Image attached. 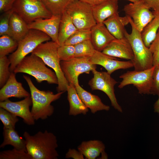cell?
Listing matches in <instances>:
<instances>
[{"label":"cell","mask_w":159,"mask_h":159,"mask_svg":"<svg viewBox=\"0 0 159 159\" xmlns=\"http://www.w3.org/2000/svg\"><path fill=\"white\" fill-rule=\"evenodd\" d=\"M27 152L33 159H57L59 154L56 136L46 130L31 135L27 132L23 134Z\"/></svg>","instance_id":"cell-1"},{"label":"cell","mask_w":159,"mask_h":159,"mask_svg":"<svg viewBox=\"0 0 159 159\" xmlns=\"http://www.w3.org/2000/svg\"><path fill=\"white\" fill-rule=\"evenodd\" d=\"M30 91L32 105L31 112L35 120H45L54 113V108L52 102L59 99L63 92L54 94L50 91L40 90L33 84L29 77L23 75Z\"/></svg>","instance_id":"cell-2"},{"label":"cell","mask_w":159,"mask_h":159,"mask_svg":"<svg viewBox=\"0 0 159 159\" xmlns=\"http://www.w3.org/2000/svg\"><path fill=\"white\" fill-rule=\"evenodd\" d=\"M59 46L52 41H48L40 44L31 53L40 57L46 65L54 70L58 80V92L67 91L69 85L61 68V61L58 53Z\"/></svg>","instance_id":"cell-3"},{"label":"cell","mask_w":159,"mask_h":159,"mask_svg":"<svg viewBox=\"0 0 159 159\" xmlns=\"http://www.w3.org/2000/svg\"><path fill=\"white\" fill-rule=\"evenodd\" d=\"M128 16L132 30L130 34L126 30L125 36L128 40L132 49L134 57L131 61L134 70L141 71L150 68L153 66V54L149 48L144 44L141 32L135 27L132 19Z\"/></svg>","instance_id":"cell-4"},{"label":"cell","mask_w":159,"mask_h":159,"mask_svg":"<svg viewBox=\"0 0 159 159\" xmlns=\"http://www.w3.org/2000/svg\"><path fill=\"white\" fill-rule=\"evenodd\" d=\"M40 57L33 54L27 56L17 65L13 72L25 73L34 77L37 82L46 81L49 84H58L54 72L47 68Z\"/></svg>","instance_id":"cell-5"},{"label":"cell","mask_w":159,"mask_h":159,"mask_svg":"<svg viewBox=\"0 0 159 159\" xmlns=\"http://www.w3.org/2000/svg\"><path fill=\"white\" fill-rule=\"evenodd\" d=\"M51 38L47 34L37 30L29 29L22 39L18 42L16 50L9 56L10 62V69L13 72L17 65L21 60L40 44L49 41Z\"/></svg>","instance_id":"cell-6"},{"label":"cell","mask_w":159,"mask_h":159,"mask_svg":"<svg viewBox=\"0 0 159 159\" xmlns=\"http://www.w3.org/2000/svg\"><path fill=\"white\" fill-rule=\"evenodd\" d=\"M13 9L28 24L37 19L52 15L42 0H16Z\"/></svg>","instance_id":"cell-7"},{"label":"cell","mask_w":159,"mask_h":159,"mask_svg":"<svg viewBox=\"0 0 159 159\" xmlns=\"http://www.w3.org/2000/svg\"><path fill=\"white\" fill-rule=\"evenodd\" d=\"M65 11L78 29H91L97 24L92 6L85 2L74 0Z\"/></svg>","instance_id":"cell-8"},{"label":"cell","mask_w":159,"mask_h":159,"mask_svg":"<svg viewBox=\"0 0 159 159\" xmlns=\"http://www.w3.org/2000/svg\"><path fill=\"white\" fill-rule=\"evenodd\" d=\"M155 66L141 71H127L119 77L122 79L118 86L120 89L127 85H132L141 95H150L153 75Z\"/></svg>","instance_id":"cell-9"},{"label":"cell","mask_w":159,"mask_h":159,"mask_svg":"<svg viewBox=\"0 0 159 159\" xmlns=\"http://www.w3.org/2000/svg\"><path fill=\"white\" fill-rule=\"evenodd\" d=\"M93 77L88 84L92 90H100L104 92L109 98L111 105L116 110L122 112V107L118 103L114 90V86L118 82L107 72H99L95 69L92 71Z\"/></svg>","instance_id":"cell-10"},{"label":"cell","mask_w":159,"mask_h":159,"mask_svg":"<svg viewBox=\"0 0 159 159\" xmlns=\"http://www.w3.org/2000/svg\"><path fill=\"white\" fill-rule=\"evenodd\" d=\"M89 57H74L68 61H61L60 65L64 75L69 84L74 86L79 83L80 74H89L96 69V65L92 64Z\"/></svg>","instance_id":"cell-11"},{"label":"cell","mask_w":159,"mask_h":159,"mask_svg":"<svg viewBox=\"0 0 159 159\" xmlns=\"http://www.w3.org/2000/svg\"><path fill=\"white\" fill-rule=\"evenodd\" d=\"M150 9L142 0L127 4L123 9L126 15L132 19L135 26L140 32L154 16Z\"/></svg>","instance_id":"cell-12"},{"label":"cell","mask_w":159,"mask_h":159,"mask_svg":"<svg viewBox=\"0 0 159 159\" xmlns=\"http://www.w3.org/2000/svg\"><path fill=\"white\" fill-rule=\"evenodd\" d=\"M32 105L31 96L19 101L12 102L8 99L0 102V107L21 117L24 122L28 125L35 124V120L29 110V107Z\"/></svg>","instance_id":"cell-13"},{"label":"cell","mask_w":159,"mask_h":159,"mask_svg":"<svg viewBox=\"0 0 159 159\" xmlns=\"http://www.w3.org/2000/svg\"><path fill=\"white\" fill-rule=\"evenodd\" d=\"M62 15H53L49 18H39L28 24L29 29L41 31L49 36L52 40L59 45L58 34Z\"/></svg>","instance_id":"cell-14"},{"label":"cell","mask_w":159,"mask_h":159,"mask_svg":"<svg viewBox=\"0 0 159 159\" xmlns=\"http://www.w3.org/2000/svg\"><path fill=\"white\" fill-rule=\"evenodd\" d=\"M90 60L92 64L102 66L110 74L119 69H126L133 67V64L131 60L120 61L116 57L96 50L93 56L90 57Z\"/></svg>","instance_id":"cell-15"},{"label":"cell","mask_w":159,"mask_h":159,"mask_svg":"<svg viewBox=\"0 0 159 159\" xmlns=\"http://www.w3.org/2000/svg\"><path fill=\"white\" fill-rule=\"evenodd\" d=\"M109 56L132 61L134 55L131 45L125 37L115 39L102 52Z\"/></svg>","instance_id":"cell-16"},{"label":"cell","mask_w":159,"mask_h":159,"mask_svg":"<svg viewBox=\"0 0 159 159\" xmlns=\"http://www.w3.org/2000/svg\"><path fill=\"white\" fill-rule=\"evenodd\" d=\"M31 95L23 87L22 84L17 81L15 74L11 72L5 84L0 90V101L2 102L11 97L25 98Z\"/></svg>","instance_id":"cell-17"},{"label":"cell","mask_w":159,"mask_h":159,"mask_svg":"<svg viewBox=\"0 0 159 159\" xmlns=\"http://www.w3.org/2000/svg\"><path fill=\"white\" fill-rule=\"evenodd\" d=\"M90 40L95 50L102 52L116 38L110 32L103 23H97L91 29Z\"/></svg>","instance_id":"cell-18"},{"label":"cell","mask_w":159,"mask_h":159,"mask_svg":"<svg viewBox=\"0 0 159 159\" xmlns=\"http://www.w3.org/2000/svg\"><path fill=\"white\" fill-rule=\"evenodd\" d=\"M75 86L79 97L92 113L95 114L99 111L109 110L110 107L104 104L98 96L84 90L79 83Z\"/></svg>","instance_id":"cell-19"},{"label":"cell","mask_w":159,"mask_h":159,"mask_svg":"<svg viewBox=\"0 0 159 159\" xmlns=\"http://www.w3.org/2000/svg\"><path fill=\"white\" fill-rule=\"evenodd\" d=\"M117 0H108L92 6L95 19L97 23H103L109 17L118 13Z\"/></svg>","instance_id":"cell-20"},{"label":"cell","mask_w":159,"mask_h":159,"mask_svg":"<svg viewBox=\"0 0 159 159\" xmlns=\"http://www.w3.org/2000/svg\"><path fill=\"white\" fill-rule=\"evenodd\" d=\"M110 32L117 39L125 37V26L129 23L128 16H120L118 13L109 17L103 22Z\"/></svg>","instance_id":"cell-21"},{"label":"cell","mask_w":159,"mask_h":159,"mask_svg":"<svg viewBox=\"0 0 159 159\" xmlns=\"http://www.w3.org/2000/svg\"><path fill=\"white\" fill-rule=\"evenodd\" d=\"M67 99L69 102V115L75 116L79 114L85 115L89 111L79 97L75 86L69 84L67 89Z\"/></svg>","instance_id":"cell-22"},{"label":"cell","mask_w":159,"mask_h":159,"mask_svg":"<svg viewBox=\"0 0 159 159\" xmlns=\"http://www.w3.org/2000/svg\"><path fill=\"white\" fill-rule=\"evenodd\" d=\"M105 144L102 141L92 140L82 142L77 149L85 159H95L105 152Z\"/></svg>","instance_id":"cell-23"},{"label":"cell","mask_w":159,"mask_h":159,"mask_svg":"<svg viewBox=\"0 0 159 159\" xmlns=\"http://www.w3.org/2000/svg\"><path fill=\"white\" fill-rule=\"evenodd\" d=\"M78 29L65 11L62 14L59 26L58 39L59 46L64 45L66 41Z\"/></svg>","instance_id":"cell-24"},{"label":"cell","mask_w":159,"mask_h":159,"mask_svg":"<svg viewBox=\"0 0 159 159\" xmlns=\"http://www.w3.org/2000/svg\"><path fill=\"white\" fill-rule=\"evenodd\" d=\"M9 26L12 37L18 42L24 38L29 30L28 24L14 11L11 17Z\"/></svg>","instance_id":"cell-25"},{"label":"cell","mask_w":159,"mask_h":159,"mask_svg":"<svg viewBox=\"0 0 159 159\" xmlns=\"http://www.w3.org/2000/svg\"><path fill=\"white\" fill-rule=\"evenodd\" d=\"M153 12L154 15V18L141 32L143 42L148 48L154 40L159 29V9L153 10Z\"/></svg>","instance_id":"cell-26"},{"label":"cell","mask_w":159,"mask_h":159,"mask_svg":"<svg viewBox=\"0 0 159 159\" xmlns=\"http://www.w3.org/2000/svg\"><path fill=\"white\" fill-rule=\"evenodd\" d=\"M3 135L4 140L0 145V148L10 145L15 148L27 152L25 140L19 136L15 129L3 128Z\"/></svg>","instance_id":"cell-27"},{"label":"cell","mask_w":159,"mask_h":159,"mask_svg":"<svg viewBox=\"0 0 159 159\" xmlns=\"http://www.w3.org/2000/svg\"><path fill=\"white\" fill-rule=\"evenodd\" d=\"M74 0H42L52 15H62L68 6Z\"/></svg>","instance_id":"cell-28"},{"label":"cell","mask_w":159,"mask_h":159,"mask_svg":"<svg viewBox=\"0 0 159 159\" xmlns=\"http://www.w3.org/2000/svg\"><path fill=\"white\" fill-rule=\"evenodd\" d=\"M0 37V57L6 56L16 49L18 42L12 37L4 35Z\"/></svg>","instance_id":"cell-29"},{"label":"cell","mask_w":159,"mask_h":159,"mask_svg":"<svg viewBox=\"0 0 159 159\" xmlns=\"http://www.w3.org/2000/svg\"><path fill=\"white\" fill-rule=\"evenodd\" d=\"M74 47L75 57H90L96 50L90 39L76 44Z\"/></svg>","instance_id":"cell-30"},{"label":"cell","mask_w":159,"mask_h":159,"mask_svg":"<svg viewBox=\"0 0 159 159\" xmlns=\"http://www.w3.org/2000/svg\"><path fill=\"white\" fill-rule=\"evenodd\" d=\"M0 120L3 128L6 129H15L16 124L19 120L17 116L1 107L0 108Z\"/></svg>","instance_id":"cell-31"},{"label":"cell","mask_w":159,"mask_h":159,"mask_svg":"<svg viewBox=\"0 0 159 159\" xmlns=\"http://www.w3.org/2000/svg\"><path fill=\"white\" fill-rule=\"evenodd\" d=\"M90 29H78L65 42L64 44L75 45L85 40L90 39Z\"/></svg>","instance_id":"cell-32"},{"label":"cell","mask_w":159,"mask_h":159,"mask_svg":"<svg viewBox=\"0 0 159 159\" xmlns=\"http://www.w3.org/2000/svg\"><path fill=\"white\" fill-rule=\"evenodd\" d=\"M10 62L6 56L0 57V87L1 88L9 79L11 72Z\"/></svg>","instance_id":"cell-33"},{"label":"cell","mask_w":159,"mask_h":159,"mask_svg":"<svg viewBox=\"0 0 159 159\" xmlns=\"http://www.w3.org/2000/svg\"><path fill=\"white\" fill-rule=\"evenodd\" d=\"M0 159H33L26 152L14 148L0 152Z\"/></svg>","instance_id":"cell-34"},{"label":"cell","mask_w":159,"mask_h":159,"mask_svg":"<svg viewBox=\"0 0 159 159\" xmlns=\"http://www.w3.org/2000/svg\"><path fill=\"white\" fill-rule=\"evenodd\" d=\"M14 11L12 9L3 13L0 19V36L7 35L11 37L9 22L11 15Z\"/></svg>","instance_id":"cell-35"},{"label":"cell","mask_w":159,"mask_h":159,"mask_svg":"<svg viewBox=\"0 0 159 159\" xmlns=\"http://www.w3.org/2000/svg\"><path fill=\"white\" fill-rule=\"evenodd\" d=\"M58 53L61 61H67L75 57L74 46L64 44L59 46Z\"/></svg>","instance_id":"cell-36"},{"label":"cell","mask_w":159,"mask_h":159,"mask_svg":"<svg viewBox=\"0 0 159 159\" xmlns=\"http://www.w3.org/2000/svg\"><path fill=\"white\" fill-rule=\"evenodd\" d=\"M149 48L152 52L153 57V66L159 64V29L153 41Z\"/></svg>","instance_id":"cell-37"},{"label":"cell","mask_w":159,"mask_h":159,"mask_svg":"<svg viewBox=\"0 0 159 159\" xmlns=\"http://www.w3.org/2000/svg\"><path fill=\"white\" fill-rule=\"evenodd\" d=\"M150 95L159 96V64L155 66Z\"/></svg>","instance_id":"cell-38"},{"label":"cell","mask_w":159,"mask_h":159,"mask_svg":"<svg viewBox=\"0 0 159 159\" xmlns=\"http://www.w3.org/2000/svg\"><path fill=\"white\" fill-rule=\"evenodd\" d=\"M16 0H0V11L4 13L13 8Z\"/></svg>","instance_id":"cell-39"},{"label":"cell","mask_w":159,"mask_h":159,"mask_svg":"<svg viewBox=\"0 0 159 159\" xmlns=\"http://www.w3.org/2000/svg\"><path fill=\"white\" fill-rule=\"evenodd\" d=\"M66 158H72L74 159H84L85 157L79 150L69 148L65 155Z\"/></svg>","instance_id":"cell-40"},{"label":"cell","mask_w":159,"mask_h":159,"mask_svg":"<svg viewBox=\"0 0 159 159\" xmlns=\"http://www.w3.org/2000/svg\"><path fill=\"white\" fill-rule=\"evenodd\" d=\"M149 9L153 10L159 9V0H142Z\"/></svg>","instance_id":"cell-41"},{"label":"cell","mask_w":159,"mask_h":159,"mask_svg":"<svg viewBox=\"0 0 159 159\" xmlns=\"http://www.w3.org/2000/svg\"><path fill=\"white\" fill-rule=\"evenodd\" d=\"M87 3L92 6L99 4L108 0H80Z\"/></svg>","instance_id":"cell-42"},{"label":"cell","mask_w":159,"mask_h":159,"mask_svg":"<svg viewBox=\"0 0 159 159\" xmlns=\"http://www.w3.org/2000/svg\"><path fill=\"white\" fill-rule=\"evenodd\" d=\"M153 110L154 112L159 116V96L158 99L154 104Z\"/></svg>","instance_id":"cell-43"},{"label":"cell","mask_w":159,"mask_h":159,"mask_svg":"<svg viewBox=\"0 0 159 159\" xmlns=\"http://www.w3.org/2000/svg\"><path fill=\"white\" fill-rule=\"evenodd\" d=\"M117 0L118 1L119 0ZM126 0L128 1H129L131 2L132 3H135V2H136L138 1H140L141 0Z\"/></svg>","instance_id":"cell-44"}]
</instances>
